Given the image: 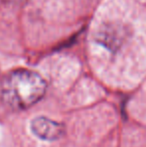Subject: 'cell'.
<instances>
[{"mask_svg":"<svg viewBox=\"0 0 146 147\" xmlns=\"http://www.w3.org/2000/svg\"><path fill=\"white\" fill-rule=\"evenodd\" d=\"M31 129L36 136L45 140L58 139L64 133L63 125L46 117H37L32 120Z\"/></svg>","mask_w":146,"mask_h":147,"instance_id":"2","label":"cell"},{"mask_svg":"<svg viewBox=\"0 0 146 147\" xmlns=\"http://www.w3.org/2000/svg\"><path fill=\"white\" fill-rule=\"evenodd\" d=\"M46 92L45 80L34 71L18 69L2 80L0 94L3 102L12 109H27L38 102Z\"/></svg>","mask_w":146,"mask_h":147,"instance_id":"1","label":"cell"}]
</instances>
